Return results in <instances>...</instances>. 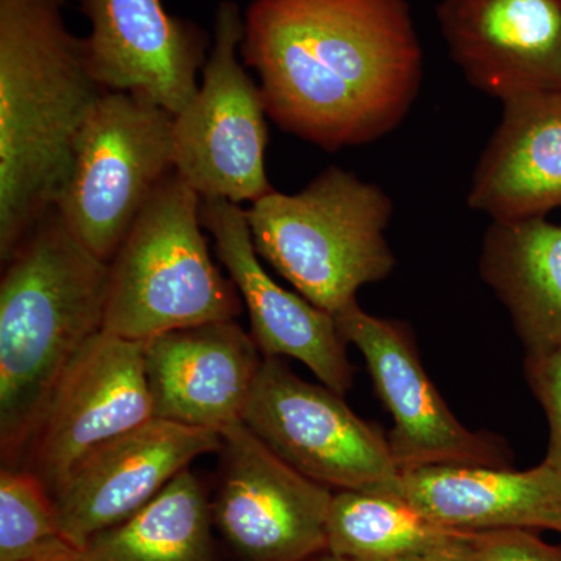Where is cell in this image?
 Here are the masks:
<instances>
[{
    "mask_svg": "<svg viewBox=\"0 0 561 561\" xmlns=\"http://www.w3.org/2000/svg\"><path fill=\"white\" fill-rule=\"evenodd\" d=\"M239 54L267 116L328 151L389 135L423 81L405 0H253Z\"/></svg>",
    "mask_w": 561,
    "mask_h": 561,
    "instance_id": "obj_1",
    "label": "cell"
},
{
    "mask_svg": "<svg viewBox=\"0 0 561 561\" xmlns=\"http://www.w3.org/2000/svg\"><path fill=\"white\" fill-rule=\"evenodd\" d=\"M0 0V261L57 203L88 117L103 98L62 10Z\"/></svg>",
    "mask_w": 561,
    "mask_h": 561,
    "instance_id": "obj_2",
    "label": "cell"
},
{
    "mask_svg": "<svg viewBox=\"0 0 561 561\" xmlns=\"http://www.w3.org/2000/svg\"><path fill=\"white\" fill-rule=\"evenodd\" d=\"M0 280V454L20 467L58 379L103 331L110 262L95 256L51 208Z\"/></svg>",
    "mask_w": 561,
    "mask_h": 561,
    "instance_id": "obj_3",
    "label": "cell"
},
{
    "mask_svg": "<svg viewBox=\"0 0 561 561\" xmlns=\"http://www.w3.org/2000/svg\"><path fill=\"white\" fill-rule=\"evenodd\" d=\"M245 213L260 257L332 316L397 265L386 238L393 202L381 187L337 165L297 194L273 190Z\"/></svg>",
    "mask_w": 561,
    "mask_h": 561,
    "instance_id": "obj_4",
    "label": "cell"
},
{
    "mask_svg": "<svg viewBox=\"0 0 561 561\" xmlns=\"http://www.w3.org/2000/svg\"><path fill=\"white\" fill-rule=\"evenodd\" d=\"M202 197L172 172L110 262L103 331L130 341L236 320L242 298L209 253Z\"/></svg>",
    "mask_w": 561,
    "mask_h": 561,
    "instance_id": "obj_5",
    "label": "cell"
},
{
    "mask_svg": "<svg viewBox=\"0 0 561 561\" xmlns=\"http://www.w3.org/2000/svg\"><path fill=\"white\" fill-rule=\"evenodd\" d=\"M172 172L173 114L142 95L108 91L80 133L54 208L88 250L111 262Z\"/></svg>",
    "mask_w": 561,
    "mask_h": 561,
    "instance_id": "obj_6",
    "label": "cell"
},
{
    "mask_svg": "<svg viewBox=\"0 0 561 561\" xmlns=\"http://www.w3.org/2000/svg\"><path fill=\"white\" fill-rule=\"evenodd\" d=\"M242 36L238 3L224 0L197 94L173 116L175 172L202 198L236 205L273 191L265 171L267 110L260 84L243 68Z\"/></svg>",
    "mask_w": 561,
    "mask_h": 561,
    "instance_id": "obj_7",
    "label": "cell"
},
{
    "mask_svg": "<svg viewBox=\"0 0 561 561\" xmlns=\"http://www.w3.org/2000/svg\"><path fill=\"white\" fill-rule=\"evenodd\" d=\"M242 421L276 456L328 489L400 497L401 470L387 437L341 394L298 378L283 357H264Z\"/></svg>",
    "mask_w": 561,
    "mask_h": 561,
    "instance_id": "obj_8",
    "label": "cell"
},
{
    "mask_svg": "<svg viewBox=\"0 0 561 561\" xmlns=\"http://www.w3.org/2000/svg\"><path fill=\"white\" fill-rule=\"evenodd\" d=\"M214 527L236 561H302L328 551L331 489L306 478L236 421L220 432Z\"/></svg>",
    "mask_w": 561,
    "mask_h": 561,
    "instance_id": "obj_9",
    "label": "cell"
},
{
    "mask_svg": "<svg viewBox=\"0 0 561 561\" xmlns=\"http://www.w3.org/2000/svg\"><path fill=\"white\" fill-rule=\"evenodd\" d=\"M150 420L142 342L101 331L58 379L18 468L51 493L88 454Z\"/></svg>",
    "mask_w": 561,
    "mask_h": 561,
    "instance_id": "obj_10",
    "label": "cell"
},
{
    "mask_svg": "<svg viewBox=\"0 0 561 561\" xmlns=\"http://www.w3.org/2000/svg\"><path fill=\"white\" fill-rule=\"evenodd\" d=\"M334 317L345 341L367 362L376 393L393 419L387 442L401 471L431 465L512 468L504 443L468 430L454 416L405 324L371 316L359 302Z\"/></svg>",
    "mask_w": 561,
    "mask_h": 561,
    "instance_id": "obj_11",
    "label": "cell"
},
{
    "mask_svg": "<svg viewBox=\"0 0 561 561\" xmlns=\"http://www.w3.org/2000/svg\"><path fill=\"white\" fill-rule=\"evenodd\" d=\"M221 446L220 432L158 419L103 443L50 493L62 537L80 551L95 534L149 504L192 461Z\"/></svg>",
    "mask_w": 561,
    "mask_h": 561,
    "instance_id": "obj_12",
    "label": "cell"
},
{
    "mask_svg": "<svg viewBox=\"0 0 561 561\" xmlns=\"http://www.w3.org/2000/svg\"><path fill=\"white\" fill-rule=\"evenodd\" d=\"M91 24L84 54L106 91L133 92L173 116L190 105L208 60L209 35L172 16L162 0H80Z\"/></svg>",
    "mask_w": 561,
    "mask_h": 561,
    "instance_id": "obj_13",
    "label": "cell"
},
{
    "mask_svg": "<svg viewBox=\"0 0 561 561\" xmlns=\"http://www.w3.org/2000/svg\"><path fill=\"white\" fill-rule=\"evenodd\" d=\"M202 221L250 317L251 337L264 357H291L328 389L345 397L353 386L350 343L332 313L268 275L254 249L245 209L224 198H202Z\"/></svg>",
    "mask_w": 561,
    "mask_h": 561,
    "instance_id": "obj_14",
    "label": "cell"
},
{
    "mask_svg": "<svg viewBox=\"0 0 561 561\" xmlns=\"http://www.w3.org/2000/svg\"><path fill=\"white\" fill-rule=\"evenodd\" d=\"M437 20L479 91L505 102L561 90V0H442Z\"/></svg>",
    "mask_w": 561,
    "mask_h": 561,
    "instance_id": "obj_15",
    "label": "cell"
},
{
    "mask_svg": "<svg viewBox=\"0 0 561 561\" xmlns=\"http://www.w3.org/2000/svg\"><path fill=\"white\" fill-rule=\"evenodd\" d=\"M153 419L221 432L241 421L264 356L236 320L142 341Z\"/></svg>",
    "mask_w": 561,
    "mask_h": 561,
    "instance_id": "obj_16",
    "label": "cell"
},
{
    "mask_svg": "<svg viewBox=\"0 0 561 561\" xmlns=\"http://www.w3.org/2000/svg\"><path fill=\"white\" fill-rule=\"evenodd\" d=\"M500 127L472 175L468 206L491 220L546 216L561 206V90L502 102Z\"/></svg>",
    "mask_w": 561,
    "mask_h": 561,
    "instance_id": "obj_17",
    "label": "cell"
},
{
    "mask_svg": "<svg viewBox=\"0 0 561 561\" xmlns=\"http://www.w3.org/2000/svg\"><path fill=\"white\" fill-rule=\"evenodd\" d=\"M400 497L448 529H545L561 508V474L545 461L527 471L431 465L401 471Z\"/></svg>",
    "mask_w": 561,
    "mask_h": 561,
    "instance_id": "obj_18",
    "label": "cell"
},
{
    "mask_svg": "<svg viewBox=\"0 0 561 561\" xmlns=\"http://www.w3.org/2000/svg\"><path fill=\"white\" fill-rule=\"evenodd\" d=\"M479 268L527 357L561 348V225L546 216L491 221Z\"/></svg>",
    "mask_w": 561,
    "mask_h": 561,
    "instance_id": "obj_19",
    "label": "cell"
},
{
    "mask_svg": "<svg viewBox=\"0 0 561 561\" xmlns=\"http://www.w3.org/2000/svg\"><path fill=\"white\" fill-rule=\"evenodd\" d=\"M210 501L191 468L130 518L84 542L80 561H221Z\"/></svg>",
    "mask_w": 561,
    "mask_h": 561,
    "instance_id": "obj_20",
    "label": "cell"
},
{
    "mask_svg": "<svg viewBox=\"0 0 561 561\" xmlns=\"http://www.w3.org/2000/svg\"><path fill=\"white\" fill-rule=\"evenodd\" d=\"M472 531L448 529L391 494L332 496L328 551L357 561H423L470 551Z\"/></svg>",
    "mask_w": 561,
    "mask_h": 561,
    "instance_id": "obj_21",
    "label": "cell"
},
{
    "mask_svg": "<svg viewBox=\"0 0 561 561\" xmlns=\"http://www.w3.org/2000/svg\"><path fill=\"white\" fill-rule=\"evenodd\" d=\"M68 548L49 490L24 468L2 467L0 561H32Z\"/></svg>",
    "mask_w": 561,
    "mask_h": 561,
    "instance_id": "obj_22",
    "label": "cell"
},
{
    "mask_svg": "<svg viewBox=\"0 0 561 561\" xmlns=\"http://www.w3.org/2000/svg\"><path fill=\"white\" fill-rule=\"evenodd\" d=\"M526 370L549 421V446L542 461L561 474V348L527 357Z\"/></svg>",
    "mask_w": 561,
    "mask_h": 561,
    "instance_id": "obj_23",
    "label": "cell"
},
{
    "mask_svg": "<svg viewBox=\"0 0 561 561\" xmlns=\"http://www.w3.org/2000/svg\"><path fill=\"white\" fill-rule=\"evenodd\" d=\"M471 561H561V549L530 529L472 531Z\"/></svg>",
    "mask_w": 561,
    "mask_h": 561,
    "instance_id": "obj_24",
    "label": "cell"
},
{
    "mask_svg": "<svg viewBox=\"0 0 561 561\" xmlns=\"http://www.w3.org/2000/svg\"><path fill=\"white\" fill-rule=\"evenodd\" d=\"M32 561H80L79 553H77V549L68 548L62 549V551L49 553V556L39 557V559H35Z\"/></svg>",
    "mask_w": 561,
    "mask_h": 561,
    "instance_id": "obj_25",
    "label": "cell"
},
{
    "mask_svg": "<svg viewBox=\"0 0 561 561\" xmlns=\"http://www.w3.org/2000/svg\"><path fill=\"white\" fill-rule=\"evenodd\" d=\"M302 561H357L353 559H346V557L337 556V553L331 551H323L317 553V556L309 557V559Z\"/></svg>",
    "mask_w": 561,
    "mask_h": 561,
    "instance_id": "obj_26",
    "label": "cell"
},
{
    "mask_svg": "<svg viewBox=\"0 0 561 561\" xmlns=\"http://www.w3.org/2000/svg\"><path fill=\"white\" fill-rule=\"evenodd\" d=\"M423 561H471V548L470 551L465 553H449V556L434 557V559Z\"/></svg>",
    "mask_w": 561,
    "mask_h": 561,
    "instance_id": "obj_27",
    "label": "cell"
},
{
    "mask_svg": "<svg viewBox=\"0 0 561 561\" xmlns=\"http://www.w3.org/2000/svg\"><path fill=\"white\" fill-rule=\"evenodd\" d=\"M546 530L557 531V534L561 535V508L553 513L551 518L548 519L545 526Z\"/></svg>",
    "mask_w": 561,
    "mask_h": 561,
    "instance_id": "obj_28",
    "label": "cell"
}]
</instances>
